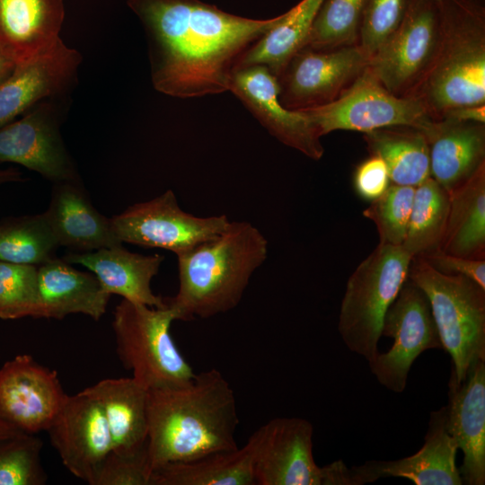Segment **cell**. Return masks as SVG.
<instances>
[{
    "instance_id": "obj_1",
    "label": "cell",
    "mask_w": 485,
    "mask_h": 485,
    "mask_svg": "<svg viewBox=\"0 0 485 485\" xmlns=\"http://www.w3.org/2000/svg\"><path fill=\"white\" fill-rule=\"evenodd\" d=\"M148 41L154 88L176 98L229 91L242 54L283 18L251 19L201 0H128Z\"/></svg>"
},
{
    "instance_id": "obj_2",
    "label": "cell",
    "mask_w": 485,
    "mask_h": 485,
    "mask_svg": "<svg viewBox=\"0 0 485 485\" xmlns=\"http://www.w3.org/2000/svg\"><path fill=\"white\" fill-rule=\"evenodd\" d=\"M146 410L152 472L168 463L238 448L234 392L216 368L181 385L148 390Z\"/></svg>"
},
{
    "instance_id": "obj_3",
    "label": "cell",
    "mask_w": 485,
    "mask_h": 485,
    "mask_svg": "<svg viewBox=\"0 0 485 485\" xmlns=\"http://www.w3.org/2000/svg\"><path fill=\"white\" fill-rule=\"evenodd\" d=\"M176 256L179 289L166 303L176 320L206 319L238 305L267 259L268 241L250 222L231 221L216 237Z\"/></svg>"
},
{
    "instance_id": "obj_4",
    "label": "cell",
    "mask_w": 485,
    "mask_h": 485,
    "mask_svg": "<svg viewBox=\"0 0 485 485\" xmlns=\"http://www.w3.org/2000/svg\"><path fill=\"white\" fill-rule=\"evenodd\" d=\"M439 40L409 96L435 120L447 110L485 104V7L481 0H438Z\"/></svg>"
},
{
    "instance_id": "obj_5",
    "label": "cell",
    "mask_w": 485,
    "mask_h": 485,
    "mask_svg": "<svg viewBox=\"0 0 485 485\" xmlns=\"http://www.w3.org/2000/svg\"><path fill=\"white\" fill-rule=\"evenodd\" d=\"M411 256L380 243L348 279L338 331L347 348L367 362L378 354L384 315L408 278Z\"/></svg>"
},
{
    "instance_id": "obj_6",
    "label": "cell",
    "mask_w": 485,
    "mask_h": 485,
    "mask_svg": "<svg viewBox=\"0 0 485 485\" xmlns=\"http://www.w3.org/2000/svg\"><path fill=\"white\" fill-rule=\"evenodd\" d=\"M408 278L426 295L443 349L458 382L485 360V288L462 275H445L421 258L411 260Z\"/></svg>"
},
{
    "instance_id": "obj_7",
    "label": "cell",
    "mask_w": 485,
    "mask_h": 485,
    "mask_svg": "<svg viewBox=\"0 0 485 485\" xmlns=\"http://www.w3.org/2000/svg\"><path fill=\"white\" fill-rule=\"evenodd\" d=\"M177 321L172 309L123 299L115 308L112 328L116 351L132 377L147 391L178 386L196 375L171 334Z\"/></svg>"
},
{
    "instance_id": "obj_8",
    "label": "cell",
    "mask_w": 485,
    "mask_h": 485,
    "mask_svg": "<svg viewBox=\"0 0 485 485\" xmlns=\"http://www.w3.org/2000/svg\"><path fill=\"white\" fill-rule=\"evenodd\" d=\"M301 111L321 137L335 130L367 133L397 126L419 128L428 135L436 122L419 99L392 93L368 66L334 101Z\"/></svg>"
},
{
    "instance_id": "obj_9",
    "label": "cell",
    "mask_w": 485,
    "mask_h": 485,
    "mask_svg": "<svg viewBox=\"0 0 485 485\" xmlns=\"http://www.w3.org/2000/svg\"><path fill=\"white\" fill-rule=\"evenodd\" d=\"M110 222L121 242L161 248L177 255L216 237L231 221L225 215L200 217L185 212L169 190L130 206Z\"/></svg>"
},
{
    "instance_id": "obj_10",
    "label": "cell",
    "mask_w": 485,
    "mask_h": 485,
    "mask_svg": "<svg viewBox=\"0 0 485 485\" xmlns=\"http://www.w3.org/2000/svg\"><path fill=\"white\" fill-rule=\"evenodd\" d=\"M382 336L392 338L393 343L368 365L378 383L397 393L405 390L411 366L421 353L443 349L428 300L410 278L384 315Z\"/></svg>"
},
{
    "instance_id": "obj_11",
    "label": "cell",
    "mask_w": 485,
    "mask_h": 485,
    "mask_svg": "<svg viewBox=\"0 0 485 485\" xmlns=\"http://www.w3.org/2000/svg\"><path fill=\"white\" fill-rule=\"evenodd\" d=\"M438 40V1L410 0L401 23L367 66L389 92L409 96L431 63Z\"/></svg>"
},
{
    "instance_id": "obj_12",
    "label": "cell",
    "mask_w": 485,
    "mask_h": 485,
    "mask_svg": "<svg viewBox=\"0 0 485 485\" xmlns=\"http://www.w3.org/2000/svg\"><path fill=\"white\" fill-rule=\"evenodd\" d=\"M358 44L331 49L304 47L278 76L279 101L288 110L325 105L340 96L367 66Z\"/></svg>"
},
{
    "instance_id": "obj_13",
    "label": "cell",
    "mask_w": 485,
    "mask_h": 485,
    "mask_svg": "<svg viewBox=\"0 0 485 485\" xmlns=\"http://www.w3.org/2000/svg\"><path fill=\"white\" fill-rule=\"evenodd\" d=\"M313 428L299 417H278L250 436L257 485H325L324 467L313 454Z\"/></svg>"
},
{
    "instance_id": "obj_14",
    "label": "cell",
    "mask_w": 485,
    "mask_h": 485,
    "mask_svg": "<svg viewBox=\"0 0 485 485\" xmlns=\"http://www.w3.org/2000/svg\"><path fill=\"white\" fill-rule=\"evenodd\" d=\"M64 466L90 485L112 450V441L103 410L83 390L66 395L47 429Z\"/></svg>"
},
{
    "instance_id": "obj_15",
    "label": "cell",
    "mask_w": 485,
    "mask_h": 485,
    "mask_svg": "<svg viewBox=\"0 0 485 485\" xmlns=\"http://www.w3.org/2000/svg\"><path fill=\"white\" fill-rule=\"evenodd\" d=\"M278 78L264 66L236 68L231 78V92L268 132L282 144L313 160H320L324 148L321 136L301 110L287 109L279 101Z\"/></svg>"
},
{
    "instance_id": "obj_16",
    "label": "cell",
    "mask_w": 485,
    "mask_h": 485,
    "mask_svg": "<svg viewBox=\"0 0 485 485\" xmlns=\"http://www.w3.org/2000/svg\"><path fill=\"white\" fill-rule=\"evenodd\" d=\"M66 395L57 373L30 355L0 367V418L22 432L47 431Z\"/></svg>"
},
{
    "instance_id": "obj_17",
    "label": "cell",
    "mask_w": 485,
    "mask_h": 485,
    "mask_svg": "<svg viewBox=\"0 0 485 485\" xmlns=\"http://www.w3.org/2000/svg\"><path fill=\"white\" fill-rule=\"evenodd\" d=\"M21 164L57 182L78 178L64 145L53 103L44 100L0 128V163Z\"/></svg>"
},
{
    "instance_id": "obj_18",
    "label": "cell",
    "mask_w": 485,
    "mask_h": 485,
    "mask_svg": "<svg viewBox=\"0 0 485 485\" xmlns=\"http://www.w3.org/2000/svg\"><path fill=\"white\" fill-rule=\"evenodd\" d=\"M458 446L447 429L446 405L430 412L421 448L412 455L392 461L370 460L351 467L355 485L381 478L401 477L416 485H462L455 463Z\"/></svg>"
},
{
    "instance_id": "obj_19",
    "label": "cell",
    "mask_w": 485,
    "mask_h": 485,
    "mask_svg": "<svg viewBox=\"0 0 485 485\" xmlns=\"http://www.w3.org/2000/svg\"><path fill=\"white\" fill-rule=\"evenodd\" d=\"M80 62V54L61 39L48 49L18 62L0 84V128L65 90Z\"/></svg>"
},
{
    "instance_id": "obj_20",
    "label": "cell",
    "mask_w": 485,
    "mask_h": 485,
    "mask_svg": "<svg viewBox=\"0 0 485 485\" xmlns=\"http://www.w3.org/2000/svg\"><path fill=\"white\" fill-rule=\"evenodd\" d=\"M447 429L463 454V484H485V360H477L458 382H448Z\"/></svg>"
},
{
    "instance_id": "obj_21",
    "label": "cell",
    "mask_w": 485,
    "mask_h": 485,
    "mask_svg": "<svg viewBox=\"0 0 485 485\" xmlns=\"http://www.w3.org/2000/svg\"><path fill=\"white\" fill-rule=\"evenodd\" d=\"M44 215L59 245L85 252L122 244L110 218L93 207L79 178L54 182Z\"/></svg>"
},
{
    "instance_id": "obj_22",
    "label": "cell",
    "mask_w": 485,
    "mask_h": 485,
    "mask_svg": "<svg viewBox=\"0 0 485 485\" xmlns=\"http://www.w3.org/2000/svg\"><path fill=\"white\" fill-rule=\"evenodd\" d=\"M62 260L88 269L110 295L152 307L166 305V298L154 295L151 288V281L164 260L161 254L135 253L121 244L95 251L72 252Z\"/></svg>"
},
{
    "instance_id": "obj_23",
    "label": "cell",
    "mask_w": 485,
    "mask_h": 485,
    "mask_svg": "<svg viewBox=\"0 0 485 485\" xmlns=\"http://www.w3.org/2000/svg\"><path fill=\"white\" fill-rule=\"evenodd\" d=\"M427 137L430 176L448 194L485 165V124L439 119Z\"/></svg>"
},
{
    "instance_id": "obj_24",
    "label": "cell",
    "mask_w": 485,
    "mask_h": 485,
    "mask_svg": "<svg viewBox=\"0 0 485 485\" xmlns=\"http://www.w3.org/2000/svg\"><path fill=\"white\" fill-rule=\"evenodd\" d=\"M39 318L61 320L83 313L99 321L106 313L110 295L98 278L54 258L38 267Z\"/></svg>"
},
{
    "instance_id": "obj_25",
    "label": "cell",
    "mask_w": 485,
    "mask_h": 485,
    "mask_svg": "<svg viewBox=\"0 0 485 485\" xmlns=\"http://www.w3.org/2000/svg\"><path fill=\"white\" fill-rule=\"evenodd\" d=\"M64 15L63 0H0V48L17 63L48 49Z\"/></svg>"
},
{
    "instance_id": "obj_26",
    "label": "cell",
    "mask_w": 485,
    "mask_h": 485,
    "mask_svg": "<svg viewBox=\"0 0 485 485\" xmlns=\"http://www.w3.org/2000/svg\"><path fill=\"white\" fill-rule=\"evenodd\" d=\"M100 403L117 454L147 445V390L133 377L107 378L84 389Z\"/></svg>"
},
{
    "instance_id": "obj_27",
    "label": "cell",
    "mask_w": 485,
    "mask_h": 485,
    "mask_svg": "<svg viewBox=\"0 0 485 485\" xmlns=\"http://www.w3.org/2000/svg\"><path fill=\"white\" fill-rule=\"evenodd\" d=\"M449 212L440 251L485 260V165L449 194Z\"/></svg>"
},
{
    "instance_id": "obj_28",
    "label": "cell",
    "mask_w": 485,
    "mask_h": 485,
    "mask_svg": "<svg viewBox=\"0 0 485 485\" xmlns=\"http://www.w3.org/2000/svg\"><path fill=\"white\" fill-rule=\"evenodd\" d=\"M254 445L163 465L152 472L150 485H255Z\"/></svg>"
},
{
    "instance_id": "obj_29",
    "label": "cell",
    "mask_w": 485,
    "mask_h": 485,
    "mask_svg": "<svg viewBox=\"0 0 485 485\" xmlns=\"http://www.w3.org/2000/svg\"><path fill=\"white\" fill-rule=\"evenodd\" d=\"M370 154L386 164L392 184L417 187L430 176L429 144L424 131L397 126L364 133Z\"/></svg>"
},
{
    "instance_id": "obj_30",
    "label": "cell",
    "mask_w": 485,
    "mask_h": 485,
    "mask_svg": "<svg viewBox=\"0 0 485 485\" xmlns=\"http://www.w3.org/2000/svg\"><path fill=\"white\" fill-rule=\"evenodd\" d=\"M322 2L301 0L285 12L282 20L242 54L235 69L261 65L278 78L292 57L305 47Z\"/></svg>"
},
{
    "instance_id": "obj_31",
    "label": "cell",
    "mask_w": 485,
    "mask_h": 485,
    "mask_svg": "<svg viewBox=\"0 0 485 485\" xmlns=\"http://www.w3.org/2000/svg\"><path fill=\"white\" fill-rule=\"evenodd\" d=\"M449 194L431 176L415 188L403 249L414 258L440 250L448 212Z\"/></svg>"
},
{
    "instance_id": "obj_32",
    "label": "cell",
    "mask_w": 485,
    "mask_h": 485,
    "mask_svg": "<svg viewBox=\"0 0 485 485\" xmlns=\"http://www.w3.org/2000/svg\"><path fill=\"white\" fill-rule=\"evenodd\" d=\"M60 246L44 213L0 222V260L40 266Z\"/></svg>"
},
{
    "instance_id": "obj_33",
    "label": "cell",
    "mask_w": 485,
    "mask_h": 485,
    "mask_svg": "<svg viewBox=\"0 0 485 485\" xmlns=\"http://www.w3.org/2000/svg\"><path fill=\"white\" fill-rule=\"evenodd\" d=\"M366 0H323L306 47L331 49L358 44Z\"/></svg>"
},
{
    "instance_id": "obj_34",
    "label": "cell",
    "mask_w": 485,
    "mask_h": 485,
    "mask_svg": "<svg viewBox=\"0 0 485 485\" xmlns=\"http://www.w3.org/2000/svg\"><path fill=\"white\" fill-rule=\"evenodd\" d=\"M39 315L38 266L0 260V318Z\"/></svg>"
},
{
    "instance_id": "obj_35",
    "label": "cell",
    "mask_w": 485,
    "mask_h": 485,
    "mask_svg": "<svg viewBox=\"0 0 485 485\" xmlns=\"http://www.w3.org/2000/svg\"><path fill=\"white\" fill-rule=\"evenodd\" d=\"M42 442L22 432L0 439V485H42L47 481L40 461Z\"/></svg>"
},
{
    "instance_id": "obj_36",
    "label": "cell",
    "mask_w": 485,
    "mask_h": 485,
    "mask_svg": "<svg viewBox=\"0 0 485 485\" xmlns=\"http://www.w3.org/2000/svg\"><path fill=\"white\" fill-rule=\"evenodd\" d=\"M415 187L390 184L363 211L377 229L380 243L401 246L406 236Z\"/></svg>"
},
{
    "instance_id": "obj_37",
    "label": "cell",
    "mask_w": 485,
    "mask_h": 485,
    "mask_svg": "<svg viewBox=\"0 0 485 485\" xmlns=\"http://www.w3.org/2000/svg\"><path fill=\"white\" fill-rule=\"evenodd\" d=\"M410 0H366L358 45L370 59L399 26Z\"/></svg>"
},
{
    "instance_id": "obj_38",
    "label": "cell",
    "mask_w": 485,
    "mask_h": 485,
    "mask_svg": "<svg viewBox=\"0 0 485 485\" xmlns=\"http://www.w3.org/2000/svg\"><path fill=\"white\" fill-rule=\"evenodd\" d=\"M151 475L147 445L142 450L128 454L111 450L93 485H150Z\"/></svg>"
},
{
    "instance_id": "obj_39",
    "label": "cell",
    "mask_w": 485,
    "mask_h": 485,
    "mask_svg": "<svg viewBox=\"0 0 485 485\" xmlns=\"http://www.w3.org/2000/svg\"><path fill=\"white\" fill-rule=\"evenodd\" d=\"M353 184L361 198L369 201L375 199L391 184L385 163L380 157L370 154L357 166Z\"/></svg>"
},
{
    "instance_id": "obj_40",
    "label": "cell",
    "mask_w": 485,
    "mask_h": 485,
    "mask_svg": "<svg viewBox=\"0 0 485 485\" xmlns=\"http://www.w3.org/2000/svg\"><path fill=\"white\" fill-rule=\"evenodd\" d=\"M421 259L440 273L467 277L485 288V260L454 256L440 250Z\"/></svg>"
},
{
    "instance_id": "obj_41",
    "label": "cell",
    "mask_w": 485,
    "mask_h": 485,
    "mask_svg": "<svg viewBox=\"0 0 485 485\" xmlns=\"http://www.w3.org/2000/svg\"><path fill=\"white\" fill-rule=\"evenodd\" d=\"M439 119L485 124V104L454 108L445 112Z\"/></svg>"
},
{
    "instance_id": "obj_42",
    "label": "cell",
    "mask_w": 485,
    "mask_h": 485,
    "mask_svg": "<svg viewBox=\"0 0 485 485\" xmlns=\"http://www.w3.org/2000/svg\"><path fill=\"white\" fill-rule=\"evenodd\" d=\"M17 62L0 48V84L13 71Z\"/></svg>"
},
{
    "instance_id": "obj_43",
    "label": "cell",
    "mask_w": 485,
    "mask_h": 485,
    "mask_svg": "<svg viewBox=\"0 0 485 485\" xmlns=\"http://www.w3.org/2000/svg\"><path fill=\"white\" fill-rule=\"evenodd\" d=\"M21 433H22V431L17 429L0 418V439L14 436Z\"/></svg>"
},
{
    "instance_id": "obj_44",
    "label": "cell",
    "mask_w": 485,
    "mask_h": 485,
    "mask_svg": "<svg viewBox=\"0 0 485 485\" xmlns=\"http://www.w3.org/2000/svg\"><path fill=\"white\" fill-rule=\"evenodd\" d=\"M21 180V173L14 169H0V185Z\"/></svg>"
},
{
    "instance_id": "obj_45",
    "label": "cell",
    "mask_w": 485,
    "mask_h": 485,
    "mask_svg": "<svg viewBox=\"0 0 485 485\" xmlns=\"http://www.w3.org/2000/svg\"><path fill=\"white\" fill-rule=\"evenodd\" d=\"M438 1V0H437Z\"/></svg>"
}]
</instances>
